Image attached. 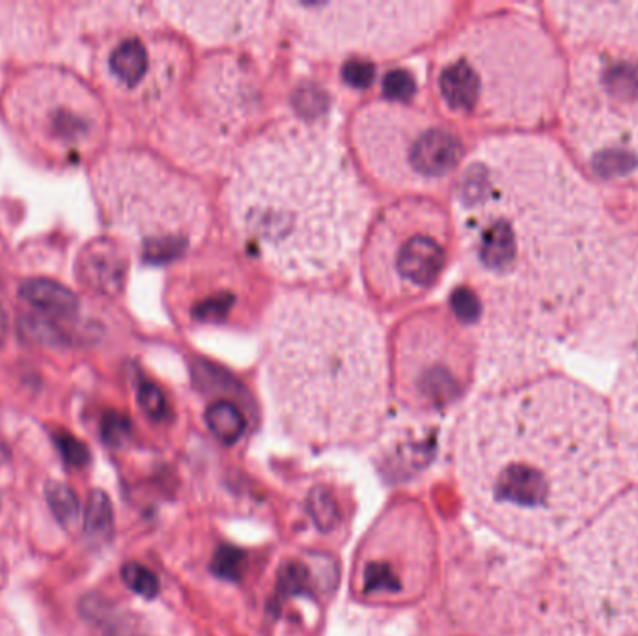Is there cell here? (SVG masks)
Here are the masks:
<instances>
[{"instance_id": "obj_17", "label": "cell", "mask_w": 638, "mask_h": 636, "mask_svg": "<svg viewBox=\"0 0 638 636\" xmlns=\"http://www.w3.org/2000/svg\"><path fill=\"white\" fill-rule=\"evenodd\" d=\"M150 68V53L140 38H127L118 43L109 56V70L127 88H137L144 83Z\"/></svg>"}, {"instance_id": "obj_14", "label": "cell", "mask_w": 638, "mask_h": 636, "mask_svg": "<svg viewBox=\"0 0 638 636\" xmlns=\"http://www.w3.org/2000/svg\"><path fill=\"white\" fill-rule=\"evenodd\" d=\"M614 431L627 467L638 476V340L627 349L616 377Z\"/></svg>"}, {"instance_id": "obj_11", "label": "cell", "mask_w": 638, "mask_h": 636, "mask_svg": "<svg viewBox=\"0 0 638 636\" xmlns=\"http://www.w3.org/2000/svg\"><path fill=\"white\" fill-rule=\"evenodd\" d=\"M256 109L249 68L237 56H213L193 84V127L189 157L193 166L219 163Z\"/></svg>"}, {"instance_id": "obj_28", "label": "cell", "mask_w": 638, "mask_h": 636, "mask_svg": "<svg viewBox=\"0 0 638 636\" xmlns=\"http://www.w3.org/2000/svg\"><path fill=\"white\" fill-rule=\"evenodd\" d=\"M101 437L109 446H124L131 437V422L120 413H107L101 420Z\"/></svg>"}, {"instance_id": "obj_5", "label": "cell", "mask_w": 638, "mask_h": 636, "mask_svg": "<svg viewBox=\"0 0 638 636\" xmlns=\"http://www.w3.org/2000/svg\"><path fill=\"white\" fill-rule=\"evenodd\" d=\"M264 351L278 400L299 415L351 418L381 400L383 332L351 299L316 291L280 297L267 318Z\"/></svg>"}, {"instance_id": "obj_30", "label": "cell", "mask_w": 638, "mask_h": 636, "mask_svg": "<svg viewBox=\"0 0 638 636\" xmlns=\"http://www.w3.org/2000/svg\"><path fill=\"white\" fill-rule=\"evenodd\" d=\"M139 403L142 411L153 420H161L167 415V401L163 392L159 387H155L153 383H140L139 387Z\"/></svg>"}, {"instance_id": "obj_13", "label": "cell", "mask_w": 638, "mask_h": 636, "mask_svg": "<svg viewBox=\"0 0 638 636\" xmlns=\"http://www.w3.org/2000/svg\"><path fill=\"white\" fill-rule=\"evenodd\" d=\"M183 27L204 42H236L262 25L260 2H193L176 4Z\"/></svg>"}, {"instance_id": "obj_20", "label": "cell", "mask_w": 638, "mask_h": 636, "mask_svg": "<svg viewBox=\"0 0 638 636\" xmlns=\"http://www.w3.org/2000/svg\"><path fill=\"white\" fill-rule=\"evenodd\" d=\"M45 500L56 521L64 528H71L81 517V500L70 485L49 482L45 485Z\"/></svg>"}, {"instance_id": "obj_18", "label": "cell", "mask_w": 638, "mask_h": 636, "mask_svg": "<svg viewBox=\"0 0 638 636\" xmlns=\"http://www.w3.org/2000/svg\"><path fill=\"white\" fill-rule=\"evenodd\" d=\"M204 418L209 431L222 444H236L247 429L245 416L232 401L219 400L211 403Z\"/></svg>"}, {"instance_id": "obj_7", "label": "cell", "mask_w": 638, "mask_h": 636, "mask_svg": "<svg viewBox=\"0 0 638 636\" xmlns=\"http://www.w3.org/2000/svg\"><path fill=\"white\" fill-rule=\"evenodd\" d=\"M280 14L306 51L392 55L430 40L452 10L446 2H282Z\"/></svg>"}, {"instance_id": "obj_32", "label": "cell", "mask_w": 638, "mask_h": 636, "mask_svg": "<svg viewBox=\"0 0 638 636\" xmlns=\"http://www.w3.org/2000/svg\"><path fill=\"white\" fill-rule=\"evenodd\" d=\"M6 334H8V316H6L4 308L0 306V347H2L4 340H6Z\"/></svg>"}, {"instance_id": "obj_24", "label": "cell", "mask_w": 638, "mask_h": 636, "mask_svg": "<svg viewBox=\"0 0 638 636\" xmlns=\"http://www.w3.org/2000/svg\"><path fill=\"white\" fill-rule=\"evenodd\" d=\"M21 332L45 346H62L68 344V336L56 325L55 319L38 318V316H27L21 319Z\"/></svg>"}, {"instance_id": "obj_26", "label": "cell", "mask_w": 638, "mask_h": 636, "mask_svg": "<svg viewBox=\"0 0 638 636\" xmlns=\"http://www.w3.org/2000/svg\"><path fill=\"white\" fill-rule=\"evenodd\" d=\"M402 582L394 575L389 564L383 562H372L364 569V592L375 594V592H400Z\"/></svg>"}, {"instance_id": "obj_19", "label": "cell", "mask_w": 638, "mask_h": 636, "mask_svg": "<svg viewBox=\"0 0 638 636\" xmlns=\"http://www.w3.org/2000/svg\"><path fill=\"white\" fill-rule=\"evenodd\" d=\"M114 530V512H112L111 498L101 491L94 489L88 495V504L84 512V534L92 541H107Z\"/></svg>"}, {"instance_id": "obj_31", "label": "cell", "mask_w": 638, "mask_h": 636, "mask_svg": "<svg viewBox=\"0 0 638 636\" xmlns=\"http://www.w3.org/2000/svg\"><path fill=\"white\" fill-rule=\"evenodd\" d=\"M344 73H346L347 83H351L353 86H368L370 81L374 79V70L366 62H351V64H347Z\"/></svg>"}, {"instance_id": "obj_1", "label": "cell", "mask_w": 638, "mask_h": 636, "mask_svg": "<svg viewBox=\"0 0 638 636\" xmlns=\"http://www.w3.org/2000/svg\"><path fill=\"white\" fill-rule=\"evenodd\" d=\"M452 208L465 282L450 303L474 329L482 370H538L596 316L616 222L569 153L534 135L480 144L459 172Z\"/></svg>"}, {"instance_id": "obj_25", "label": "cell", "mask_w": 638, "mask_h": 636, "mask_svg": "<svg viewBox=\"0 0 638 636\" xmlns=\"http://www.w3.org/2000/svg\"><path fill=\"white\" fill-rule=\"evenodd\" d=\"M122 581L125 586L135 592V594L144 597V599H153L159 594V579L155 577V573L150 571L148 567L137 564V562H129L122 567Z\"/></svg>"}, {"instance_id": "obj_23", "label": "cell", "mask_w": 638, "mask_h": 636, "mask_svg": "<svg viewBox=\"0 0 638 636\" xmlns=\"http://www.w3.org/2000/svg\"><path fill=\"white\" fill-rule=\"evenodd\" d=\"M247 556L232 545H221L211 560V573L222 581L237 582L243 579Z\"/></svg>"}, {"instance_id": "obj_12", "label": "cell", "mask_w": 638, "mask_h": 636, "mask_svg": "<svg viewBox=\"0 0 638 636\" xmlns=\"http://www.w3.org/2000/svg\"><path fill=\"white\" fill-rule=\"evenodd\" d=\"M396 364L403 383L430 405H446L461 390L467 346L441 312L407 319L396 334Z\"/></svg>"}, {"instance_id": "obj_15", "label": "cell", "mask_w": 638, "mask_h": 636, "mask_svg": "<svg viewBox=\"0 0 638 636\" xmlns=\"http://www.w3.org/2000/svg\"><path fill=\"white\" fill-rule=\"evenodd\" d=\"M79 275L88 286L98 291L116 293L124 282V258L111 241L92 243L79 258Z\"/></svg>"}, {"instance_id": "obj_8", "label": "cell", "mask_w": 638, "mask_h": 636, "mask_svg": "<svg viewBox=\"0 0 638 636\" xmlns=\"http://www.w3.org/2000/svg\"><path fill=\"white\" fill-rule=\"evenodd\" d=\"M351 139L362 166L398 191L433 189L448 180L463 159L456 133L396 101L372 103L359 111Z\"/></svg>"}, {"instance_id": "obj_3", "label": "cell", "mask_w": 638, "mask_h": 636, "mask_svg": "<svg viewBox=\"0 0 638 636\" xmlns=\"http://www.w3.org/2000/svg\"><path fill=\"white\" fill-rule=\"evenodd\" d=\"M478 428L506 452L493 500L527 517L543 540L568 536L618 482L611 416L594 390L547 375L487 401Z\"/></svg>"}, {"instance_id": "obj_2", "label": "cell", "mask_w": 638, "mask_h": 636, "mask_svg": "<svg viewBox=\"0 0 638 636\" xmlns=\"http://www.w3.org/2000/svg\"><path fill=\"white\" fill-rule=\"evenodd\" d=\"M224 208L237 239L269 271L314 280L353 260L372 198L325 127L284 122L237 155Z\"/></svg>"}, {"instance_id": "obj_16", "label": "cell", "mask_w": 638, "mask_h": 636, "mask_svg": "<svg viewBox=\"0 0 638 636\" xmlns=\"http://www.w3.org/2000/svg\"><path fill=\"white\" fill-rule=\"evenodd\" d=\"M21 297L43 316L51 319H71L79 312V297L64 284L51 278H28L21 288Z\"/></svg>"}, {"instance_id": "obj_22", "label": "cell", "mask_w": 638, "mask_h": 636, "mask_svg": "<svg viewBox=\"0 0 638 636\" xmlns=\"http://www.w3.org/2000/svg\"><path fill=\"white\" fill-rule=\"evenodd\" d=\"M310 581H312L310 569L303 562H299V560L288 562L286 566L282 567L280 577H278L277 607L284 603L286 597L310 594Z\"/></svg>"}, {"instance_id": "obj_10", "label": "cell", "mask_w": 638, "mask_h": 636, "mask_svg": "<svg viewBox=\"0 0 638 636\" xmlns=\"http://www.w3.org/2000/svg\"><path fill=\"white\" fill-rule=\"evenodd\" d=\"M575 567L584 597L599 614L638 622V495L584 536Z\"/></svg>"}, {"instance_id": "obj_27", "label": "cell", "mask_w": 638, "mask_h": 636, "mask_svg": "<svg viewBox=\"0 0 638 636\" xmlns=\"http://www.w3.org/2000/svg\"><path fill=\"white\" fill-rule=\"evenodd\" d=\"M53 439H55L56 448H58L60 456L70 467L83 469V467L88 465L90 450L81 439H77L75 435H71L68 431H56Z\"/></svg>"}, {"instance_id": "obj_29", "label": "cell", "mask_w": 638, "mask_h": 636, "mask_svg": "<svg viewBox=\"0 0 638 636\" xmlns=\"http://www.w3.org/2000/svg\"><path fill=\"white\" fill-rule=\"evenodd\" d=\"M383 88L390 101L403 103L415 94V79L407 71H390L383 81Z\"/></svg>"}, {"instance_id": "obj_21", "label": "cell", "mask_w": 638, "mask_h": 636, "mask_svg": "<svg viewBox=\"0 0 638 636\" xmlns=\"http://www.w3.org/2000/svg\"><path fill=\"white\" fill-rule=\"evenodd\" d=\"M306 510L316 528L321 532H331L340 525L342 513L338 508V502L333 497V493L323 485H316L314 489H310L306 497Z\"/></svg>"}, {"instance_id": "obj_9", "label": "cell", "mask_w": 638, "mask_h": 636, "mask_svg": "<svg viewBox=\"0 0 638 636\" xmlns=\"http://www.w3.org/2000/svg\"><path fill=\"white\" fill-rule=\"evenodd\" d=\"M450 245L448 215L431 200L407 198L390 206L366 239L368 290L385 303L426 295L443 278Z\"/></svg>"}, {"instance_id": "obj_4", "label": "cell", "mask_w": 638, "mask_h": 636, "mask_svg": "<svg viewBox=\"0 0 638 636\" xmlns=\"http://www.w3.org/2000/svg\"><path fill=\"white\" fill-rule=\"evenodd\" d=\"M566 49L560 105L569 157L588 180L638 187V2L549 4Z\"/></svg>"}, {"instance_id": "obj_6", "label": "cell", "mask_w": 638, "mask_h": 636, "mask_svg": "<svg viewBox=\"0 0 638 636\" xmlns=\"http://www.w3.org/2000/svg\"><path fill=\"white\" fill-rule=\"evenodd\" d=\"M433 88L444 111L456 118L532 131L560 112L566 55L536 17L487 15L439 51Z\"/></svg>"}]
</instances>
